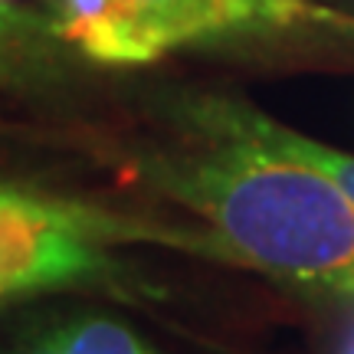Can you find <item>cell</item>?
<instances>
[{
	"instance_id": "52a82bcc",
	"label": "cell",
	"mask_w": 354,
	"mask_h": 354,
	"mask_svg": "<svg viewBox=\"0 0 354 354\" xmlns=\"http://www.w3.org/2000/svg\"><path fill=\"white\" fill-rule=\"evenodd\" d=\"M53 30L46 20H37L17 7H0V79H13L39 53V33Z\"/></svg>"
},
{
	"instance_id": "5b68a950",
	"label": "cell",
	"mask_w": 354,
	"mask_h": 354,
	"mask_svg": "<svg viewBox=\"0 0 354 354\" xmlns=\"http://www.w3.org/2000/svg\"><path fill=\"white\" fill-rule=\"evenodd\" d=\"M197 118L210 131H216L220 138L253 141V145L266 148V151H276L282 158H292V161H302V165L315 167L318 174L335 180L354 201V158L351 154H342V151H335V148L318 145V141H308L302 135L289 131V128L269 122L266 115L253 112V109H243V105H233V102H207V105L197 109Z\"/></svg>"
},
{
	"instance_id": "6da1fadb",
	"label": "cell",
	"mask_w": 354,
	"mask_h": 354,
	"mask_svg": "<svg viewBox=\"0 0 354 354\" xmlns=\"http://www.w3.org/2000/svg\"><path fill=\"white\" fill-rule=\"evenodd\" d=\"M223 141L220 151L174 174L177 197L259 269L354 292L351 197L302 161L243 138Z\"/></svg>"
},
{
	"instance_id": "277c9868",
	"label": "cell",
	"mask_w": 354,
	"mask_h": 354,
	"mask_svg": "<svg viewBox=\"0 0 354 354\" xmlns=\"http://www.w3.org/2000/svg\"><path fill=\"white\" fill-rule=\"evenodd\" d=\"M56 37L99 63H148L167 50L135 0H50Z\"/></svg>"
},
{
	"instance_id": "3957f363",
	"label": "cell",
	"mask_w": 354,
	"mask_h": 354,
	"mask_svg": "<svg viewBox=\"0 0 354 354\" xmlns=\"http://www.w3.org/2000/svg\"><path fill=\"white\" fill-rule=\"evenodd\" d=\"M165 46L214 39L246 30H286V26H338L351 30L354 20L305 0H135Z\"/></svg>"
},
{
	"instance_id": "8fae6325",
	"label": "cell",
	"mask_w": 354,
	"mask_h": 354,
	"mask_svg": "<svg viewBox=\"0 0 354 354\" xmlns=\"http://www.w3.org/2000/svg\"><path fill=\"white\" fill-rule=\"evenodd\" d=\"M0 302H7V299H3V292H0Z\"/></svg>"
},
{
	"instance_id": "30bf717a",
	"label": "cell",
	"mask_w": 354,
	"mask_h": 354,
	"mask_svg": "<svg viewBox=\"0 0 354 354\" xmlns=\"http://www.w3.org/2000/svg\"><path fill=\"white\" fill-rule=\"evenodd\" d=\"M10 3H13V0H0V7H10Z\"/></svg>"
},
{
	"instance_id": "8992f818",
	"label": "cell",
	"mask_w": 354,
	"mask_h": 354,
	"mask_svg": "<svg viewBox=\"0 0 354 354\" xmlns=\"http://www.w3.org/2000/svg\"><path fill=\"white\" fill-rule=\"evenodd\" d=\"M50 348L56 354H148L141 342L109 318H86L73 328H63L50 338Z\"/></svg>"
},
{
	"instance_id": "ba28073f",
	"label": "cell",
	"mask_w": 354,
	"mask_h": 354,
	"mask_svg": "<svg viewBox=\"0 0 354 354\" xmlns=\"http://www.w3.org/2000/svg\"><path fill=\"white\" fill-rule=\"evenodd\" d=\"M342 354H354V328L348 331V338H344V348H342Z\"/></svg>"
},
{
	"instance_id": "7a4b0ae2",
	"label": "cell",
	"mask_w": 354,
	"mask_h": 354,
	"mask_svg": "<svg viewBox=\"0 0 354 354\" xmlns=\"http://www.w3.org/2000/svg\"><path fill=\"white\" fill-rule=\"evenodd\" d=\"M95 269L88 220L73 207L0 187L3 299L53 289Z\"/></svg>"
},
{
	"instance_id": "9c48e42d",
	"label": "cell",
	"mask_w": 354,
	"mask_h": 354,
	"mask_svg": "<svg viewBox=\"0 0 354 354\" xmlns=\"http://www.w3.org/2000/svg\"><path fill=\"white\" fill-rule=\"evenodd\" d=\"M30 354H56V351H53V348H50V342H46V344H39L37 351H30Z\"/></svg>"
}]
</instances>
